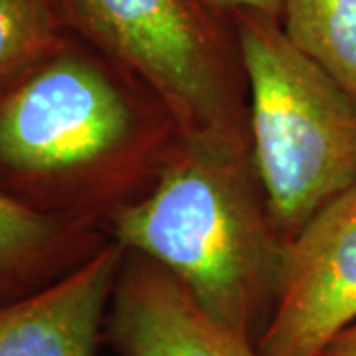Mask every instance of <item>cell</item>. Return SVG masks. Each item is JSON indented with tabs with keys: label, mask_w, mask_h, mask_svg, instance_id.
Wrapping results in <instances>:
<instances>
[{
	"label": "cell",
	"mask_w": 356,
	"mask_h": 356,
	"mask_svg": "<svg viewBox=\"0 0 356 356\" xmlns=\"http://www.w3.org/2000/svg\"><path fill=\"white\" fill-rule=\"evenodd\" d=\"M248 153L178 137L154 186L109 214L113 242L165 267L202 311L250 343L271 317L287 238Z\"/></svg>",
	"instance_id": "6da1fadb"
},
{
	"label": "cell",
	"mask_w": 356,
	"mask_h": 356,
	"mask_svg": "<svg viewBox=\"0 0 356 356\" xmlns=\"http://www.w3.org/2000/svg\"><path fill=\"white\" fill-rule=\"evenodd\" d=\"M121 70L70 36L0 93V186L38 210L93 222L149 145Z\"/></svg>",
	"instance_id": "7a4b0ae2"
},
{
	"label": "cell",
	"mask_w": 356,
	"mask_h": 356,
	"mask_svg": "<svg viewBox=\"0 0 356 356\" xmlns=\"http://www.w3.org/2000/svg\"><path fill=\"white\" fill-rule=\"evenodd\" d=\"M250 88V151L275 226L289 240L356 184V99L275 18L238 13Z\"/></svg>",
	"instance_id": "3957f363"
},
{
	"label": "cell",
	"mask_w": 356,
	"mask_h": 356,
	"mask_svg": "<svg viewBox=\"0 0 356 356\" xmlns=\"http://www.w3.org/2000/svg\"><path fill=\"white\" fill-rule=\"evenodd\" d=\"M64 30L163 105L178 137L250 151L248 113L212 30L188 0H51Z\"/></svg>",
	"instance_id": "277c9868"
},
{
	"label": "cell",
	"mask_w": 356,
	"mask_h": 356,
	"mask_svg": "<svg viewBox=\"0 0 356 356\" xmlns=\"http://www.w3.org/2000/svg\"><path fill=\"white\" fill-rule=\"evenodd\" d=\"M356 323V184L285 243L275 303L255 348L318 356Z\"/></svg>",
	"instance_id": "5b68a950"
},
{
	"label": "cell",
	"mask_w": 356,
	"mask_h": 356,
	"mask_svg": "<svg viewBox=\"0 0 356 356\" xmlns=\"http://www.w3.org/2000/svg\"><path fill=\"white\" fill-rule=\"evenodd\" d=\"M103 334L119 356H261L208 317L165 267L139 254L123 259Z\"/></svg>",
	"instance_id": "8992f818"
},
{
	"label": "cell",
	"mask_w": 356,
	"mask_h": 356,
	"mask_svg": "<svg viewBox=\"0 0 356 356\" xmlns=\"http://www.w3.org/2000/svg\"><path fill=\"white\" fill-rule=\"evenodd\" d=\"M125 248L102 245L65 277L0 305V356H97Z\"/></svg>",
	"instance_id": "52a82bcc"
},
{
	"label": "cell",
	"mask_w": 356,
	"mask_h": 356,
	"mask_svg": "<svg viewBox=\"0 0 356 356\" xmlns=\"http://www.w3.org/2000/svg\"><path fill=\"white\" fill-rule=\"evenodd\" d=\"M99 248L91 222L38 210L0 186V305L42 291Z\"/></svg>",
	"instance_id": "ba28073f"
},
{
	"label": "cell",
	"mask_w": 356,
	"mask_h": 356,
	"mask_svg": "<svg viewBox=\"0 0 356 356\" xmlns=\"http://www.w3.org/2000/svg\"><path fill=\"white\" fill-rule=\"evenodd\" d=\"M281 28L356 99V0H283Z\"/></svg>",
	"instance_id": "9c48e42d"
},
{
	"label": "cell",
	"mask_w": 356,
	"mask_h": 356,
	"mask_svg": "<svg viewBox=\"0 0 356 356\" xmlns=\"http://www.w3.org/2000/svg\"><path fill=\"white\" fill-rule=\"evenodd\" d=\"M64 38L51 0H0V93L44 62Z\"/></svg>",
	"instance_id": "30bf717a"
},
{
	"label": "cell",
	"mask_w": 356,
	"mask_h": 356,
	"mask_svg": "<svg viewBox=\"0 0 356 356\" xmlns=\"http://www.w3.org/2000/svg\"><path fill=\"white\" fill-rule=\"evenodd\" d=\"M220 6H228L238 13H255L280 20L283 0H208Z\"/></svg>",
	"instance_id": "8fae6325"
},
{
	"label": "cell",
	"mask_w": 356,
	"mask_h": 356,
	"mask_svg": "<svg viewBox=\"0 0 356 356\" xmlns=\"http://www.w3.org/2000/svg\"><path fill=\"white\" fill-rule=\"evenodd\" d=\"M318 356H356V323L337 334Z\"/></svg>",
	"instance_id": "7c38bea8"
}]
</instances>
